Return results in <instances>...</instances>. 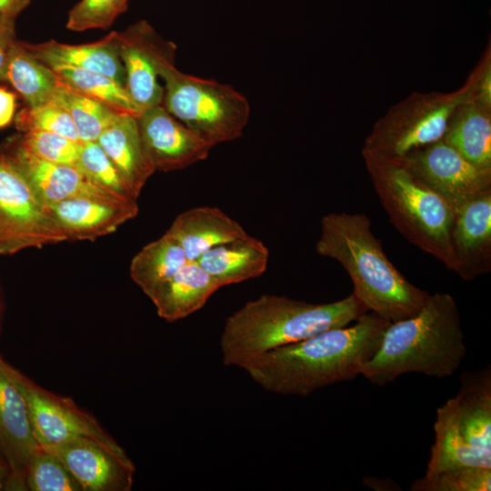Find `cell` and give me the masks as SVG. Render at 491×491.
Returning a JSON list of instances; mask_svg holds the SVG:
<instances>
[{"label": "cell", "mask_w": 491, "mask_h": 491, "mask_svg": "<svg viewBox=\"0 0 491 491\" xmlns=\"http://www.w3.org/2000/svg\"><path fill=\"white\" fill-rule=\"evenodd\" d=\"M390 322L373 312L352 326L332 328L267 351L243 368L265 390L306 396L361 374L376 353Z\"/></svg>", "instance_id": "1"}, {"label": "cell", "mask_w": 491, "mask_h": 491, "mask_svg": "<svg viewBox=\"0 0 491 491\" xmlns=\"http://www.w3.org/2000/svg\"><path fill=\"white\" fill-rule=\"evenodd\" d=\"M365 214L330 213L321 219L316 253L337 261L350 277L355 296L394 323L416 314L430 294L410 283L383 250Z\"/></svg>", "instance_id": "2"}, {"label": "cell", "mask_w": 491, "mask_h": 491, "mask_svg": "<svg viewBox=\"0 0 491 491\" xmlns=\"http://www.w3.org/2000/svg\"><path fill=\"white\" fill-rule=\"evenodd\" d=\"M367 312L353 293L326 304L263 295L226 318L220 338L223 364L243 368L267 351L346 326Z\"/></svg>", "instance_id": "3"}, {"label": "cell", "mask_w": 491, "mask_h": 491, "mask_svg": "<svg viewBox=\"0 0 491 491\" xmlns=\"http://www.w3.org/2000/svg\"><path fill=\"white\" fill-rule=\"evenodd\" d=\"M466 354L456 302L447 293H436L414 316L390 323L360 375L376 386L407 373L445 378L454 375Z\"/></svg>", "instance_id": "4"}, {"label": "cell", "mask_w": 491, "mask_h": 491, "mask_svg": "<svg viewBox=\"0 0 491 491\" xmlns=\"http://www.w3.org/2000/svg\"><path fill=\"white\" fill-rule=\"evenodd\" d=\"M364 157L392 225L412 245L456 272L451 245L456 209L401 163L368 155Z\"/></svg>", "instance_id": "5"}, {"label": "cell", "mask_w": 491, "mask_h": 491, "mask_svg": "<svg viewBox=\"0 0 491 491\" xmlns=\"http://www.w3.org/2000/svg\"><path fill=\"white\" fill-rule=\"evenodd\" d=\"M164 107L214 146L239 138L250 116L246 97L233 86L185 74L163 65Z\"/></svg>", "instance_id": "6"}, {"label": "cell", "mask_w": 491, "mask_h": 491, "mask_svg": "<svg viewBox=\"0 0 491 491\" xmlns=\"http://www.w3.org/2000/svg\"><path fill=\"white\" fill-rule=\"evenodd\" d=\"M52 209L18 166L0 153V255L66 241Z\"/></svg>", "instance_id": "7"}, {"label": "cell", "mask_w": 491, "mask_h": 491, "mask_svg": "<svg viewBox=\"0 0 491 491\" xmlns=\"http://www.w3.org/2000/svg\"><path fill=\"white\" fill-rule=\"evenodd\" d=\"M8 369L24 396L34 436L42 448L75 437H87L104 446L125 463L134 465L100 423L71 398L43 388L11 365Z\"/></svg>", "instance_id": "8"}, {"label": "cell", "mask_w": 491, "mask_h": 491, "mask_svg": "<svg viewBox=\"0 0 491 491\" xmlns=\"http://www.w3.org/2000/svg\"><path fill=\"white\" fill-rule=\"evenodd\" d=\"M397 162L456 210L491 189V169L474 165L443 140Z\"/></svg>", "instance_id": "9"}, {"label": "cell", "mask_w": 491, "mask_h": 491, "mask_svg": "<svg viewBox=\"0 0 491 491\" xmlns=\"http://www.w3.org/2000/svg\"><path fill=\"white\" fill-rule=\"evenodd\" d=\"M117 35L130 96L142 110L162 105L164 87L157 77L163 65L175 62V45L163 39L145 20L117 32Z\"/></svg>", "instance_id": "10"}, {"label": "cell", "mask_w": 491, "mask_h": 491, "mask_svg": "<svg viewBox=\"0 0 491 491\" xmlns=\"http://www.w3.org/2000/svg\"><path fill=\"white\" fill-rule=\"evenodd\" d=\"M467 101L468 92H465L425 106L416 115L391 119L368 137L364 154L399 161L442 140L454 114Z\"/></svg>", "instance_id": "11"}, {"label": "cell", "mask_w": 491, "mask_h": 491, "mask_svg": "<svg viewBox=\"0 0 491 491\" xmlns=\"http://www.w3.org/2000/svg\"><path fill=\"white\" fill-rule=\"evenodd\" d=\"M136 119L143 145L155 171L185 168L205 160L214 147L163 105L142 110Z\"/></svg>", "instance_id": "12"}, {"label": "cell", "mask_w": 491, "mask_h": 491, "mask_svg": "<svg viewBox=\"0 0 491 491\" xmlns=\"http://www.w3.org/2000/svg\"><path fill=\"white\" fill-rule=\"evenodd\" d=\"M21 170L38 195L48 205L73 197H95L132 201L91 182L76 166L51 163L28 152L18 140H12L1 152Z\"/></svg>", "instance_id": "13"}, {"label": "cell", "mask_w": 491, "mask_h": 491, "mask_svg": "<svg viewBox=\"0 0 491 491\" xmlns=\"http://www.w3.org/2000/svg\"><path fill=\"white\" fill-rule=\"evenodd\" d=\"M44 449L61 460L82 491H129L132 488L135 465L125 463L91 438L75 437Z\"/></svg>", "instance_id": "14"}, {"label": "cell", "mask_w": 491, "mask_h": 491, "mask_svg": "<svg viewBox=\"0 0 491 491\" xmlns=\"http://www.w3.org/2000/svg\"><path fill=\"white\" fill-rule=\"evenodd\" d=\"M451 245L457 274L471 281L491 270V189L456 210Z\"/></svg>", "instance_id": "15"}, {"label": "cell", "mask_w": 491, "mask_h": 491, "mask_svg": "<svg viewBox=\"0 0 491 491\" xmlns=\"http://www.w3.org/2000/svg\"><path fill=\"white\" fill-rule=\"evenodd\" d=\"M8 366L0 355V450L13 470V490L24 491L26 467L41 446L34 436L24 396Z\"/></svg>", "instance_id": "16"}, {"label": "cell", "mask_w": 491, "mask_h": 491, "mask_svg": "<svg viewBox=\"0 0 491 491\" xmlns=\"http://www.w3.org/2000/svg\"><path fill=\"white\" fill-rule=\"evenodd\" d=\"M67 240H95L114 233L138 213L136 200L73 197L49 205Z\"/></svg>", "instance_id": "17"}, {"label": "cell", "mask_w": 491, "mask_h": 491, "mask_svg": "<svg viewBox=\"0 0 491 491\" xmlns=\"http://www.w3.org/2000/svg\"><path fill=\"white\" fill-rule=\"evenodd\" d=\"M96 142L117 168L130 196L136 200L155 171L143 145L136 116L118 113Z\"/></svg>", "instance_id": "18"}, {"label": "cell", "mask_w": 491, "mask_h": 491, "mask_svg": "<svg viewBox=\"0 0 491 491\" xmlns=\"http://www.w3.org/2000/svg\"><path fill=\"white\" fill-rule=\"evenodd\" d=\"M190 261L209 249L248 235L244 227L217 207L200 206L181 213L166 231Z\"/></svg>", "instance_id": "19"}, {"label": "cell", "mask_w": 491, "mask_h": 491, "mask_svg": "<svg viewBox=\"0 0 491 491\" xmlns=\"http://www.w3.org/2000/svg\"><path fill=\"white\" fill-rule=\"evenodd\" d=\"M24 44L38 60L49 67L67 65L96 72L125 86V71L119 56L116 31L90 44L66 45L55 40Z\"/></svg>", "instance_id": "20"}, {"label": "cell", "mask_w": 491, "mask_h": 491, "mask_svg": "<svg viewBox=\"0 0 491 491\" xmlns=\"http://www.w3.org/2000/svg\"><path fill=\"white\" fill-rule=\"evenodd\" d=\"M220 287L196 261L188 260L147 296L161 318L175 322L201 309Z\"/></svg>", "instance_id": "21"}, {"label": "cell", "mask_w": 491, "mask_h": 491, "mask_svg": "<svg viewBox=\"0 0 491 491\" xmlns=\"http://www.w3.org/2000/svg\"><path fill=\"white\" fill-rule=\"evenodd\" d=\"M435 442L425 476L465 466L491 468V449L471 445L460 431L454 398L436 410Z\"/></svg>", "instance_id": "22"}, {"label": "cell", "mask_w": 491, "mask_h": 491, "mask_svg": "<svg viewBox=\"0 0 491 491\" xmlns=\"http://www.w3.org/2000/svg\"><path fill=\"white\" fill-rule=\"evenodd\" d=\"M268 258L269 251L264 243L248 235L209 249L196 262L224 286L261 276Z\"/></svg>", "instance_id": "23"}, {"label": "cell", "mask_w": 491, "mask_h": 491, "mask_svg": "<svg viewBox=\"0 0 491 491\" xmlns=\"http://www.w3.org/2000/svg\"><path fill=\"white\" fill-rule=\"evenodd\" d=\"M454 401L457 423L465 438L475 446L491 449L490 366L463 372Z\"/></svg>", "instance_id": "24"}, {"label": "cell", "mask_w": 491, "mask_h": 491, "mask_svg": "<svg viewBox=\"0 0 491 491\" xmlns=\"http://www.w3.org/2000/svg\"><path fill=\"white\" fill-rule=\"evenodd\" d=\"M486 111L480 104L464 103L442 140L474 165L491 169V121Z\"/></svg>", "instance_id": "25"}, {"label": "cell", "mask_w": 491, "mask_h": 491, "mask_svg": "<svg viewBox=\"0 0 491 491\" xmlns=\"http://www.w3.org/2000/svg\"><path fill=\"white\" fill-rule=\"evenodd\" d=\"M5 82L15 89L29 108L51 103L59 84L53 69L38 60L19 40L8 58Z\"/></svg>", "instance_id": "26"}, {"label": "cell", "mask_w": 491, "mask_h": 491, "mask_svg": "<svg viewBox=\"0 0 491 491\" xmlns=\"http://www.w3.org/2000/svg\"><path fill=\"white\" fill-rule=\"evenodd\" d=\"M188 261L181 246L167 233L145 246L133 258L130 276L147 296Z\"/></svg>", "instance_id": "27"}, {"label": "cell", "mask_w": 491, "mask_h": 491, "mask_svg": "<svg viewBox=\"0 0 491 491\" xmlns=\"http://www.w3.org/2000/svg\"><path fill=\"white\" fill-rule=\"evenodd\" d=\"M50 68L64 85L110 106L117 112L135 116L142 112V109L130 96L125 86L105 75L67 65H57Z\"/></svg>", "instance_id": "28"}, {"label": "cell", "mask_w": 491, "mask_h": 491, "mask_svg": "<svg viewBox=\"0 0 491 491\" xmlns=\"http://www.w3.org/2000/svg\"><path fill=\"white\" fill-rule=\"evenodd\" d=\"M52 102L68 112L81 143L95 142L120 113L60 81L55 89Z\"/></svg>", "instance_id": "29"}, {"label": "cell", "mask_w": 491, "mask_h": 491, "mask_svg": "<svg viewBox=\"0 0 491 491\" xmlns=\"http://www.w3.org/2000/svg\"><path fill=\"white\" fill-rule=\"evenodd\" d=\"M25 484L29 491H82L61 460L42 447L28 463Z\"/></svg>", "instance_id": "30"}, {"label": "cell", "mask_w": 491, "mask_h": 491, "mask_svg": "<svg viewBox=\"0 0 491 491\" xmlns=\"http://www.w3.org/2000/svg\"><path fill=\"white\" fill-rule=\"evenodd\" d=\"M491 468L465 466L416 479L412 491H490Z\"/></svg>", "instance_id": "31"}, {"label": "cell", "mask_w": 491, "mask_h": 491, "mask_svg": "<svg viewBox=\"0 0 491 491\" xmlns=\"http://www.w3.org/2000/svg\"><path fill=\"white\" fill-rule=\"evenodd\" d=\"M76 167L100 187L132 198L117 168L96 141L81 144Z\"/></svg>", "instance_id": "32"}, {"label": "cell", "mask_w": 491, "mask_h": 491, "mask_svg": "<svg viewBox=\"0 0 491 491\" xmlns=\"http://www.w3.org/2000/svg\"><path fill=\"white\" fill-rule=\"evenodd\" d=\"M15 125L23 133L30 130L45 131L81 143L68 112L53 102L23 109L15 117Z\"/></svg>", "instance_id": "33"}, {"label": "cell", "mask_w": 491, "mask_h": 491, "mask_svg": "<svg viewBox=\"0 0 491 491\" xmlns=\"http://www.w3.org/2000/svg\"><path fill=\"white\" fill-rule=\"evenodd\" d=\"M19 141L28 152L38 158L61 165H77L82 143L55 133L37 130L24 132Z\"/></svg>", "instance_id": "34"}, {"label": "cell", "mask_w": 491, "mask_h": 491, "mask_svg": "<svg viewBox=\"0 0 491 491\" xmlns=\"http://www.w3.org/2000/svg\"><path fill=\"white\" fill-rule=\"evenodd\" d=\"M129 0H80L68 13L66 28L81 32L106 29L124 13Z\"/></svg>", "instance_id": "35"}, {"label": "cell", "mask_w": 491, "mask_h": 491, "mask_svg": "<svg viewBox=\"0 0 491 491\" xmlns=\"http://www.w3.org/2000/svg\"><path fill=\"white\" fill-rule=\"evenodd\" d=\"M15 17L0 15V83L5 82V72L11 50L17 41Z\"/></svg>", "instance_id": "36"}, {"label": "cell", "mask_w": 491, "mask_h": 491, "mask_svg": "<svg viewBox=\"0 0 491 491\" xmlns=\"http://www.w3.org/2000/svg\"><path fill=\"white\" fill-rule=\"evenodd\" d=\"M15 95L0 86V128L7 126L15 116L16 108Z\"/></svg>", "instance_id": "37"}, {"label": "cell", "mask_w": 491, "mask_h": 491, "mask_svg": "<svg viewBox=\"0 0 491 491\" xmlns=\"http://www.w3.org/2000/svg\"><path fill=\"white\" fill-rule=\"evenodd\" d=\"M32 0H0V15L16 18Z\"/></svg>", "instance_id": "38"}, {"label": "cell", "mask_w": 491, "mask_h": 491, "mask_svg": "<svg viewBox=\"0 0 491 491\" xmlns=\"http://www.w3.org/2000/svg\"><path fill=\"white\" fill-rule=\"evenodd\" d=\"M14 484V475L11 466L0 450V491L12 490Z\"/></svg>", "instance_id": "39"}, {"label": "cell", "mask_w": 491, "mask_h": 491, "mask_svg": "<svg viewBox=\"0 0 491 491\" xmlns=\"http://www.w3.org/2000/svg\"><path fill=\"white\" fill-rule=\"evenodd\" d=\"M481 105L487 109L490 106V68L486 71L483 80L480 84L479 96Z\"/></svg>", "instance_id": "40"}, {"label": "cell", "mask_w": 491, "mask_h": 491, "mask_svg": "<svg viewBox=\"0 0 491 491\" xmlns=\"http://www.w3.org/2000/svg\"><path fill=\"white\" fill-rule=\"evenodd\" d=\"M4 309H5L4 297H3V293L0 287V332H1V326H2Z\"/></svg>", "instance_id": "41"}]
</instances>
